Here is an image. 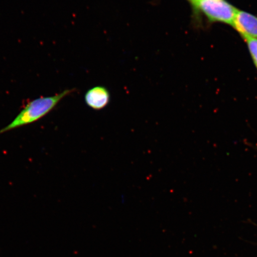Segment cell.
<instances>
[{"instance_id":"cell-1","label":"cell","mask_w":257,"mask_h":257,"mask_svg":"<svg viewBox=\"0 0 257 257\" xmlns=\"http://www.w3.org/2000/svg\"><path fill=\"white\" fill-rule=\"evenodd\" d=\"M73 92V89H66L59 94L44 96L29 102L11 123L0 130V135L41 119L53 111L63 98Z\"/></svg>"},{"instance_id":"cell-2","label":"cell","mask_w":257,"mask_h":257,"mask_svg":"<svg viewBox=\"0 0 257 257\" xmlns=\"http://www.w3.org/2000/svg\"><path fill=\"white\" fill-rule=\"evenodd\" d=\"M195 12L209 21L233 26L237 10L226 0H189Z\"/></svg>"},{"instance_id":"cell-3","label":"cell","mask_w":257,"mask_h":257,"mask_svg":"<svg viewBox=\"0 0 257 257\" xmlns=\"http://www.w3.org/2000/svg\"><path fill=\"white\" fill-rule=\"evenodd\" d=\"M232 27L243 38L257 39V17L254 15L238 10Z\"/></svg>"},{"instance_id":"cell-4","label":"cell","mask_w":257,"mask_h":257,"mask_svg":"<svg viewBox=\"0 0 257 257\" xmlns=\"http://www.w3.org/2000/svg\"><path fill=\"white\" fill-rule=\"evenodd\" d=\"M85 101L90 108L96 110H102L110 102V92L103 86H95L86 92Z\"/></svg>"},{"instance_id":"cell-5","label":"cell","mask_w":257,"mask_h":257,"mask_svg":"<svg viewBox=\"0 0 257 257\" xmlns=\"http://www.w3.org/2000/svg\"><path fill=\"white\" fill-rule=\"evenodd\" d=\"M246 41L250 56L257 69V39L251 38H243Z\"/></svg>"},{"instance_id":"cell-6","label":"cell","mask_w":257,"mask_h":257,"mask_svg":"<svg viewBox=\"0 0 257 257\" xmlns=\"http://www.w3.org/2000/svg\"><path fill=\"white\" fill-rule=\"evenodd\" d=\"M188 1H189V0H188Z\"/></svg>"}]
</instances>
